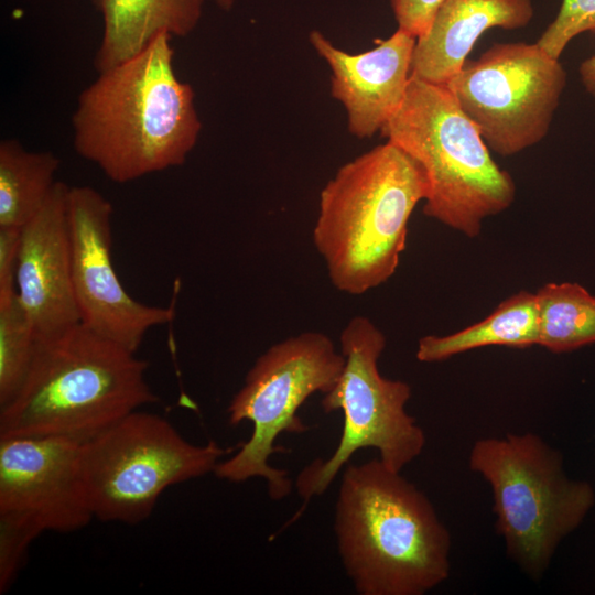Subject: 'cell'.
<instances>
[{"label": "cell", "mask_w": 595, "mask_h": 595, "mask_svg": "<svg viewBox=\"0 0 595 595\" xmlns=\"http://www.w3.org/2000/svg\"><path fill=\"white\" fill-rule=\"evenodd\" d=\"M585 32L595 33V0H562L555 19L537 44L559 60L567 44Z\"/></svg>", "instance_id": "7402d4cb"}, {"label": "cell", "mask_w": 595, "mask_h": 595, "mask_svg": "<svg viewBox=\"0 0 595 595\" xmlns=\"http://www.w3.org/2000/svg\"><path fill=\"white\" fill-rule=\"evenodd\" d=\"M443 0H390V6L401 29L415 37L422 35Z\"/></svg>", "instance_id": "cb8c5ba5"}, {"label": "cell", "mask_w": 595, "mask_h": 595, "mask_svg": "<svg viewBox=\"0 0 595 595\" xmlns=\"http://www.w3.org/2000/svg\"><path fill=\"white\" fill-rule=\"evenodd\" d=\"M532 17L531 0H443L425 32L416 37L411 75L445 85L486 31L521 29Z\"/></svg>", "instance_id": "9a60e30c"}, {"label": "cell", "mask_w": 595, "mask_h": 595, "mask_svg": "<svg viewBox=\"0 0 595 595\" xmlns=\"http://www.w3.org/2000/svg\"><path fill=\"white\" fill-rule=\"evenodd\" d=\"M21 229L0 227V307L17 295V270Z\"/></svg>", "instance_id": "603a6c76"}, {"label": "cell", "mask_w": 595, "mask_h": 595, "mask_svg": "<svg viewBox=\"0 0 595 595\" xmlns=\"http://www.w3.org/2000/svg\"><path fill=\"white\" fill-rule=\"evenodd\" d=\"M428 188L421 165L389 141L337 170L320 193L313 242L338 291L359 295L394 274Z\"/></svg>", "instance_id": "3957f363"}, {"label": "cell", "mask_w": 595, "mask_h": 595, "mask_svg": "<svg viewBox=\"0 0 595 595\" xmlns=\"http://www.w3.org/2000/svg\"><path fill=\"white\" fill-rule=\"evenodd\" d=\"M334 531L360 595H423L450 575L448 529L424 493L379 458L343 468Z\"/></svg>", "instance_id": "7a4b0ae2"}, {"label": "cell", "mask_w": 595, "mask_h": 595, "mask_svg": "<svg viewBox=\"0 0 595 595\" xmlns=\"http://www.w3.org/2000/svg\"><path fill=\"white\" fill-rule=\"evenodd\" d=\"M536 295L538 345L560 354L595 344L594 294L576 282H551Z\"/></svg>", "instance_id": "d6986e66"}, {"label": "cell", "mask_w": 595, "mask_h": 595, "mask_svg": "<svg viewBox=\"0 0 595 595\" xmlns=\"http://www.w3.org/2000/svg\"><path fill=\"white\" fill-rule=\"evenodd\" d=\"M82 324L37 338L29 372L0 407V436L62 435L86 441L155 402L148 363Z\"/></svg>", "instance_id": "277c9868"}, {"label": "cell", "mask_w": 595, "mask_h": 595, "mask_svg": "<svg viewBox=\"0 0 595 595\" xmlns=\"http://www.w3.org/2000/svg\"><path fill=\"white\" fill-rule=\"evenodd\" d=\"M169 33L130 58L98 72L72 116L76 152L115 183L181 166L202 122L195 94L174 68Z\"/></svg>", "instance_id": "6da1fadb"}, {"label": "cell", "mask_w": 595, "mask_h": 595, "mask_svg": "<svg viewBox=\"0 0 595 595\" xmlns=\"http://www.w3.org/2000/svg\"><path fill=\"white\" fill-rule=\"evenodd\" d=\"M537 295L520 291L505 301L485 320L453 334L426 335L418 343L416 359L437 363L458 354L487 346L527 348L538 345Z\"/></svg>", "instance_id": "e0dca14e"}, {"label": "cell", "mask_w": 595, "mask_h": 595, "mask_svg": "<svg viewBox=\"0 0 595 595\" xmlns=\"http://www.w3.org/2000/svg\"><path fill=\"white\" fill-rule=\"evenodd\" d=\"M112 205L90 186H69L67 216L74 295L83 326L137 353L147 333L173 321L174 305L143 304L122 286L111 258Z\"/></svg>", "instance_id": "8fae6325"}, {"label": "cell", "mask_w": 595, "mask_h": 595, "mask_svg": "<svg viewBox=\"0 0 595 595\" xmlns=\"http://www.w3.org/2000/svg\"><path fill=\"white\" fill-rule=\"evenodd\" d=\"M205 0H94L102 36L94 58L98 72L139 53L158 34L183 37L201 21Z\"/></svg>", "instance_id": "2e32d148"}, {"label": "cell", "mask_w": 595, "mask_h": 595, "mask_svg": "<svg viewBox=\"0 0 595 595\" xmlns=\"http://www.w3.org/2000/svg\"><path fill=\"white\" fill-rule=\"evenodd\" d=\"M37 336L18 295L0 307V407L19 391L31 367Z\"/></svg>", "instance_id": "ffe728a7"}, {"label": "cell", "mask_w": 595, "mask_h": 595, "mask_svg": "<svg viewBox=\"0 0 595 595\" xmlns=\"http://www.w3.org/2000/svg\"><path fill=\"white\" fill-rule=\"evenodd\" d=\"M216 6L223 11H230L238 0H214Z\"/></svg>", "instance_id": "484cf974"}, {"label": "cell", "mask_w": 595, "mask_h": 595, "mask_svg": "<svg viewBox=\"0 0 595 595\" xmlns=\"http://www.w3.org/2000/svg\"><path fill=\"white\" fill-rule=\"evenodd\" d=\"M44 532L33 521L0 512V593L8 591L21 570L31 542Z\"/></svg>", "instance_id": "44dd1931"}, {"label": "cell", "mask_w": 595, "mask_h": 595, "mask_svg": "<svg viewBox=\"0 0 595 595\" xmlns=\"http://www.w3.org/2000/svg\"><path fill=\"white\" fill-rule=\"evenodd\" d=\"M339 342L345 366L334 388L323 394L321 405L326 413L343 412L342 436L329 457L316 458L299 473L295 488L303 505L285 526L303 513L312 498L327 490L357 451L375 448L385 466L401 472L425 445L422 428L405 410L410 385L379 371L378 361L387 345L385 334L368 317L357 315L343 328Z\"/></svg>", "instance_id": "52a82bcc"}, {"label": "cell", "mask_w": 595, "mask_h": 595, "mask_svg": "<svg viewBox=\"0 0 595 595\" xmlns=\"http://www.w3.org/2000/svg\"><path fill=\"white\" fill-rule=\"evenodd\" d=\"M578 74L586 91L595 98V54L581 63Z\"/></svg>", "instance_id": "d4e9b609"}, {"label": "cell", "mask_w": 595, "mask_h": 595, "mask_svg": "<svg viewBox=\"0 0 595 595\" xmlns=\"http://www.w3.org/2000/svg\"><path fill=\"white\" fill-rule=\"evenodd\" d=\"M309 41L331 69V95L345 108L348 131L358 139L381 131L405 96L416 37L397 29L358 54L338 48L317 30Z\"/></svg>", "instance_id": "5bb4252c"}, {"label": "cell", "mask_w": 595, "mask_h": 595, "mask_svg": "<svg viewBox=\"0 0 595 595\" xmlns=\"http://www.w3.org/2000/svg\"><path fill=\"white\" fill-rule=\"evenodd\" d=\"M380 132L423 169L425 216L474 238L484 219L513 203L512 176L493 160L477 126L445 85L411 75L400 107Z\"/></svg>", "instance_id": "5b68a950"}, {"label": "cell", "mask_w": 595, "mask_h": 595, "mask_svg": "<svg viewBox=\"0 0 595 595\" xmlns=\"http://www.w3.org/2000/svg\"><path fill=\"white\" fill-rule=\"evenodd\" d=\"M231 451L192 444L164 418L136 410L82 443L78 470L93 517L136 524L166 488L214 472Z\"/></svg>", "instance_id": "ba28073f"}, {"label": "cell", "mask_w": 595, "mask_h": 595, "mask_svg": "<svg viewBox=\"0 0 595 595\" xmlns=\"http://www.w3.org/2000/svg\"><path fill=\"white\" fill-rule=\"evenodd\" d=\"M566 85L558 58L537 43H496L445 84L489 150L517 154L548 134Z\"/></svg>", "instance_id": "30bf717a"}, {"label": "cell", "mask_w": 595, "mask_h": 595, "mask_svg": "<svg viewBox=\"0 0 595 595\" xmlns=\"http://www.w3.org/2000/svg\"><path fill=\"white\" fill-rule=\"evenodd\" d=\"M469 468L491 488L496 529L508 556L539 580L560 543L594 507L592 485L570 478L561 453L532 432L476 441Z\"/></svg>", "instance_id": "8992f818"}, {"label": "cell", "mask_w": 595, "mask_h": 595, "mask_svg": "<svg viewBox=\"0 0 595 595\" xmlns=\"http://www.w3.org/2000/svg\"><path fill=\"white\" fill-rule=\"evenodd\" d=\"M60 164L50 151H29L14 139L0 142V227L21 229L40 212Z\"/></svg>", "instance_id": "ac0fdd59"}, {"label": "cell", "mask_w": 595, "mask_h": 595, "mask_svg": "<svg viewBox=\"0 0 595 595\" xmlns=\"http://www.w3.org/2000/svg\"><path fill=\"white\" fill-rule=\"evenodd\" d=\"M84 441L62 435L0 436V512L43 531L84 528L93 513L78 470Z\"/></svg>", "instance_id": "7c38bea8"}, {"label": "cell", "mask_w": 595, "mask_h": 595, "mask_svg": "<svg viewBox=\"0 0 595 595\" xmlns=\"http://www.w3.org/2000/svg\"><path fill=\"white\" fill-rule=\"evenodd\" d=\"M344 366L345 356L324 333L304 332L269 347L227 408L230 425L251 422V436L234 456L220 461L214 474L231 483L260 477L272 500L289 496L293 486L289 473L268 463L273 453L284 450L274 442L282 433L307 431L298 415L300 407L313 393L331 391Z\"/></svg>", "instance_id": "9c48e42d"}, {"label": "cell", "mask_w": 595, "mask_h": 595, "mask_svg": "<svg viewBox=\"0 0 595 595\" xmlns=\"http://www.w3.org/2000/svg\"><path fill=\"white\" fill-rule=\"evenodd\" d=\"M68 190L57 181L40 212L21 228L17 295L37 338L80 324L72 280Z\"/></svg>", "instance_id": "4fadbf2b"}]
</instances>
